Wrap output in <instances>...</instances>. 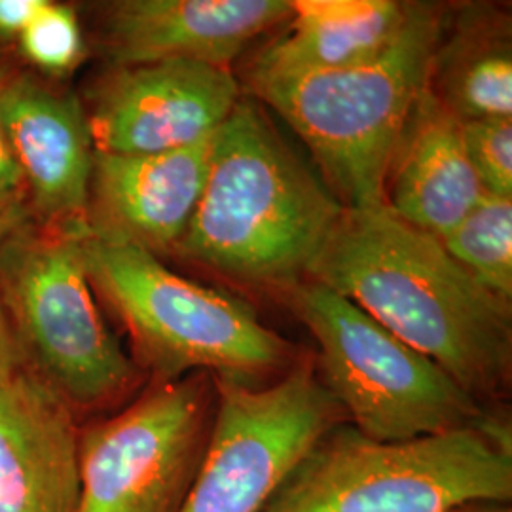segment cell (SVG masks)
Wrapping results in <instances>:
<instances>
[{"instance_id": "cell-24", "label": "cell", "mask_w": 512, "mask_h": 512, "mask_svg": "<svg viewBox=\"0 0 512 512\" xmlns=\"http://www.w3.org/2000/svg\"><path fill=\"white\" fill-rule=\"evenodd\" d=\"M18 365H21V363H19L16 342H14L8 319H6L2 304H0V378Z\"/></svg>"}, {"instance_id": "cell-7", "label": "cell", "mask_w": 512, "mask_h": 512, "mask_svg": "<svg viewBox=\"0 0 512 512\" xmlns=\"http://www.w3.org/2000/svg\"><path fill=\"white\" fill-rule=\"evenodd\" d=\"M285 294L315 340L317 380L368 439L401 442L511 420L342 294L311 279Z\"/></svg>"}, {"instance_id": "cell-10", "label": "cell", "mask_w": 512, "mask_h": 512, "mask_svg": "<svg viewBox=\"0 0 512 512\" xmlns=\"http://www.w3.org/2000/svg\"><path fill=\"white\" fill-rule=\"evenodd\" d=\"M241 99L230 69L167 59L114 65L86 112L95 152L154 154L213 137Z\"/></svg>"}, {"instance_id": "cell-19", "label": "cell", "mask_w": 512, "mask_h": 512, "mask_svg": "<svg viewBox=\"0 0 512 512\" xmlns=\"http://www.w3.org/2000/svg\"><path fill=\"white\" fill-rule=\"evenodd\" d=\"M18 42L23 55L44 73H67L84 54V38L76 12L50 0L21 33Z\"/></svg>"}, {"instance_id": "cell-11", "label": "cell", "mask_w": 512, "mask_h": 512, "mask_svg": "<svg viewBox=\"0 0 512 512\" xmlns=\"http://www.w3.org/2000/svg\"><path fill=\"white\" fill-rule=\"evenodd\" d=\"M0 120L31 217L48 226L86 222L95 147L80 101L35 74L4 73Z\"/></svg>"}, {"instance_id": "cell-18", "label": "cell", "mask_w": 512, "mask_h": 512, "mask_svg": "<svg viewBox=\"0 0 512 512\" xmlns=\"http://www.w3.org/2000/svg\"><path fill=\"white\" fill-rule=\"evenodd\" d=\"M440 243L480 289L511 306V198L484 194Z\"/></svg>"}, {"instance_id": "cell-14", "label": "cell", "mask_w": 512, "mask_h": 512, "mask_svg": "<svg viewBox=\"0 0 512 512\" xmlns=\"http://www.w3.org/2000/svg\"><path fill=\"white\" fill-rule=\"evenodd\" d=\"M78 427L23 366L0 378V512H78Z\"/></svg>"}, {"instance_id": "cell-2", "label": "cell", "mask_w": 512, "mask_h": 512, "mask_svg": "<svg viewBox=\"0 0 512 512\" xmlns=\"http://www.w3.org/2000/svg\"><path fill=\"white\" fill-rule=\"evenodd\" d=\"M344 211L255 101L239 99L215 133L202 198L173 253L287 293L308 279Z\"/></svg>"}, {"instance_id": "cell-1", "label": "cell", "mask_w": 512, "mask_h": 512, "mask_svg": "<svg viewBox=\"0 0 512 512\" xmlns=\"http://www.w3.org/2000/svg\"><path fill=\"white\" fill-rule=\"evenodd\" d=\"M308 279L342 294L488 410L511 395V306L384 205L346 209Z\"/></svg>"}, {"instance_id": "cell-22", "label": "cell", "mask_w": 512, "mask_h": 512, "mask_svg": "<svg viewBox=\"0 0 512 512\" xmlns=\"http://www.w3.org/2000/svg\"><path fill=\"white\" fill-rule=\"evenodd\" d=\"M48 0H0V38H19Z\"/></svg>"}, {"instance_id": "cell-8", "label": "cell", "mask_w": 512, "mask_h": 512, "mask_svg": "<svg viewBox=\"0 0 512 512\" xmlns=\"http://www.w3.org/2000/svg\"><path fill=\"white\" fill-rule=\"evenodd\" d=\"M217 412L213 376L150 384L120 410L80 423L78 512H181Z\"/></svg>"}, {"instance_id": "cell-4", "label": "cell", "mask_w": 512, "mask_h": 512, "mask_svg": "<svg viewBox=\"0 0 512 512\" xmlns=\"http://www.w3.org/2000/svg\"><path fill=\"white\" fill-rule=\"evenodd\" d=\"M84 232L86 222L29 220L0 245V304L19 363L80 423L120 410L147 382L99 310Z\"/></svg>"}, {"instance_id": "cell-25", "label": "cell", "mask_w": 512, "mask_h": 512, "mask_svg": "<svg viewBox=\"0 0 512 512\" xmlns=\"http://www.w3.org/2000/svg\"><path fill=\"white\" fill-rule=\"evenodd\" d=\"M450 512H512L511 503H494V501H478L456 507Z\"/></svg>"}, {"instance_id": "cell-23", "label": "cell", "mask_w": 512, "mask_h": 512, "mask_svg": "<svg viewBox=\"0 0 512 512\" xmlns=\"http://www.w3.org/2000/svg\"><path fill=\"white\" fill-rule=\"evenodd\" d=\"M29 220H31V211L27 203L0 205V245L10 236H14Z\"/></svg>"}, {"instance_id": "cell-15", "label": "cell", "mask_w": 512, "mask_h": 512, "mask_svg": "<svg viewBox=\"0 0 512 512\" xmlns=\"http://www.w3.org/2000/svg\"><path fill=\"white\" fill-rule=\"evenodd\" d=\"M482 196L465 152L463 122L425 88L404 122L387 169L385 207L442 239Z\"/></svg>"}, {"instance_id": "cell-6", "label": "cell", "mask_w": 512, "mask_h": 512, "mask_svg": "<svg viewBox=\"0 0 512 512\" xmlns=\"http://www.w3.org/2000/svg\"><path fill=\"white\" fill-rule=\"evenodd\" d=\"M512 501L511 420L380 442L334 425L260 512H450Z\"/></svg>"}, {"instance_id": "cell-20", "label": "cell", "mask_w": 512, "mask_h": 512, "mask_svg": "<svg viewBox=\"0 0 512 512\" xmlns=\"http://www.w3.org/2000/svg\"><path fill=\"white\" fill-rule=\"evenodd\" d=\"M463 141L484 194L512 200V118L463 122Z\"/></svg>"}, {"instance_id": "cell-16", "label": "cell", "mask_w": 512, "mask_h": 512, "mask_svg": "<svg viewBox=\"0 0 512 512\" xmlns=\"http://www.w3.org/2000/svg\"><path fill=\"white\" fill-rule=\"evenodd\" d=\"M414 2L293 0L285 29L258 59L249 84L359 65L384 52L412 16Z\"/></svg>"}, {"instance_id": "cell-3", "label": "cell", "mask_w": 512, "mask_h": 512, "mask_svg": "<svg viewBox=\"0 0 512 512\" xmlns=\"http://www.w3.org/2000/svg\"><path fill=\"white\" fill-rule=\"evenodd\" d=\"M82 245L93 291L124 325L147 384L207 372L262 387L304 357L249 304L171 272L145 249L93 236L88 226Z\"/></svg>"}, {"instance_id": "cell-13", "label": "cell", "mask_w": 512, "mask_h": 512, "mask_svg": "<svg viewBox=\"0 0 512 512\" xmlns=\"http://www.w3.org/2000/svg\"><path fill=\"white\" fill-rule=\"evenodd\" d=\"M291 12L293 0H118L105 10L101 44L112 67L183 59L230 69Z\"/></svg>"}, {"instance_id": "cell-9", "label": "cell", "mask_w": 512, "mask_h": 512, "mask_svg": "<svg viewBox=\"0 0 512 512\" xmlns=\"http://www.w3.org/2000/svg\"><path fill=\"white\" fill-rule=\"evenodd\" d=\"M211 442L181 512H260L294 465L334 425L349 423L304 355L270 385L213 378Z\"/></svg>"}, {"instance_id": "cell-21", "label": "cell", "mask_w": 512, "mask_h": 512, "mask_svg": "<svg viewBox=\"0 0 512 512\" xmlns=\"http://www.w3.org/2000/svg\"><path fill=\"white\" fill-rule=\"evenodd\" d=\"M4 71L0 69V78ZM25 183L0 120V205L25 203Z\"/></svg>"}, {"instance_id": "cell-12", "label": "cell", "mask_w": 512, "mask_h": 512, "mask_svg": "<svg viewBox=\"0 0 512 512\" xmlns=\"http://www.w3.org/2000/svg\"><path fill=\"white\" fill-rule=\"evenodd\" d=\"M215 135L154 154L95 152L86 207L93 236L152 255L175 251L207 181Z\"/></svg>"}, {"instance_id": "cell-17", "label": "cell", "mask_w": 512, "mask_h": 512, "mask_svg": "<svg viewBox=\"0 0 512 512\" xmlns=\"http://www.w3.org/2000/svg\"><path fill=\"white\" fill-rule=\"evenodd\" d=\"M427 88L461 122L512 118L511 19L488 4L446 16Z\"/></svg>"}, {"instance_id": "cell-5", "label": "cell", "mask_w": 512, "mask_h": 512, "mask_svg": "<svg viewBox=\"0 0 512 512\" xmlns=\"http://www.w3.org/2000/svg\"><path fill=\"white\" fill-rule=\"evenodd\" d=\"M448 10L414 2L384 52L329 73L249 84L302 139L346 209L384 205L385 179L404 122L427 88Z\"/></svg>"}]
</instances>
